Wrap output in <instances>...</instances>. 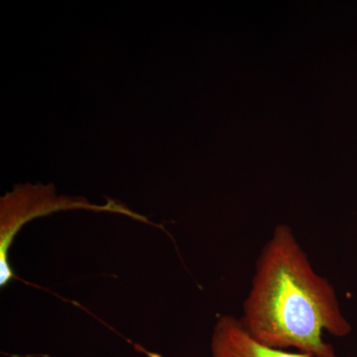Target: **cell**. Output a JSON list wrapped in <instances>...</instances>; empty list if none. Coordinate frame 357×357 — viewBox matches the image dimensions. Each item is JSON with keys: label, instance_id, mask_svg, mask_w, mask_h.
I'll return each instance as SVG.
<instances>
[{"label": "cell", "instance_id": "1", "mask_svg": "<svg viewBox=\"0 0 357 357\" xmlns=\"http://www.w3.org/2000/svg\"><path fill=\"white\" fill-rule=\"evenodd\" d=\"M241 325L265 347L311 357H338L324 333H351L337 293L314 271L290 229L278 227L256 260L251 288L243 303Z\"/></svg>", "mask_w": 357, "mask_h": 357}, {"label": "cell", "instance_id": "2", "mask_svg": "<svg viewBox=\"0 0 357 357\" xmlns=\"http://www.w3.org/2000/svg\"><path fill=\"white\" fill-rule=\"evenodd\" d=\"M211 357H311L301 352L265 347L253 340L236 317L218 319L211 340Z\"/></svg>", "mask_w": 357, "mask_h": 357}]
</instances>
